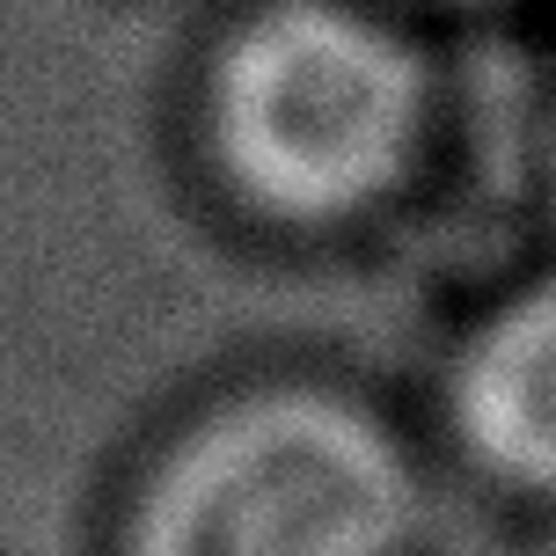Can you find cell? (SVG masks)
I'll return each instance as SVG.
<instances>
[{"label": "cell", "instance_id": "6da1fadb", "mask_svg": "<svg viewBox=\"0 0 556 556\" xmlns=\"http://www.w3.org/2000/svg\"><path fill=\"white\" fill-rule=\"evenodd\" d=\"M432 132V66L366 0H264L205 74V147L250 213L337 227L389 205Z\"/></svg>", "mask_w": 556, "mask_h": 556}, {"label": "cell", "instance_id": "7a4b0ae2", "mask_svg": "<svg viewBox=\"0 0 556 556\" xmlns=\"http://www.w3.org/2000/svg\"><path fill=\"white\" fill-rule=\"evenodd\" d=\"M425 483L389 425L330 389H250L147 469L125 556H410Z\"/></svg>", "mask_w": 556, "mask_h": 556}, {"label": "cell", "instance_id": "3957f363", "mask_svg": "<svg viewBox=\"0 0 556 556\" xmlns=\"http://www.w3.org/2000/svg\"><path fill=\"white\" fill-rule=\"evenodd\" d=\"M446 417L483 476L556 505V271L469 330L446 374Z\"/></svg>", "mask_w": 556, "mask_h": 556}, {"label": "cell", "instance_id": "277c9868", "mask_svg": "<svg viewBox=\"0 0 556 556\" xmlns=\"http://www.w3.org/2000/svg\"><path fill=\"white\" fill-rule=\"evenodd\" d=\"M462 8H476V0H462Z\"/></svg>", "mask_w": 556, "mask_h": 556}]
</instances>
